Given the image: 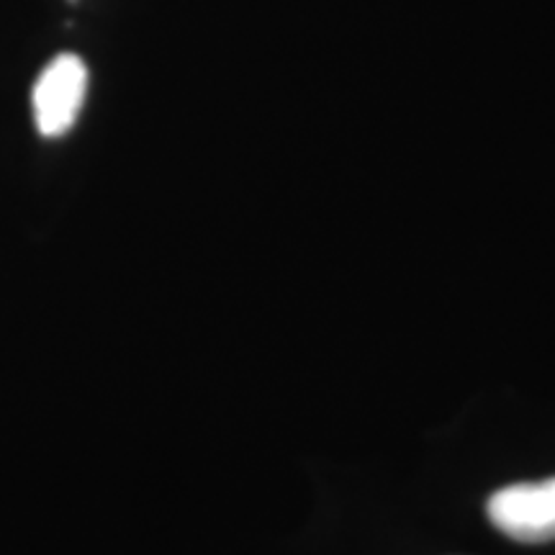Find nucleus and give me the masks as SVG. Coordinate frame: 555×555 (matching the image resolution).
Wrapping results in <instances>:
<instances>
[{
	"instance_id": "obj_2",
	"label": "nucleus",
	"mask_w": 555,
	"mask_h": 555,
	"mask_svg": "<svg viewBox=\"0 0 555 555\" xmlns=\"http://www.w3.org/2000/svg\"><path fill=\"white\" fill-rule=\"evenodd\" d=\"M88 90V67L78 54H57L41 69L31 93L34 121L41 137H62L73 129Z\"/></svg>"
},
{
	"instance_id": "obj_1",
	"label": "nucleus",
	"mask_w": 555,
	"mask_h": 555,
	"mask_svg": "<svg viewBox=\"0 0 555 555\" xmlns=\"http://www.w3.org/2000/svg\"><path fill=\"white\" fill-rule=\"evenodd\" d=\"M491 525L517 543L555 540V478L512 483L491 494L486 504Z\"/></svg>"
}]
</instances>
